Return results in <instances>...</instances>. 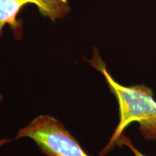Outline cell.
Here are the masks:
<instances>
[{
	"mask_svg": "<svg viewBox=\"0 0 156 156\" xmlns=\"http://www.w3.org/2000/svg\"><path fill=\"white\" fill-rule=\"evenodd\" d=\"M28 4L36 5L41 15L54 23L56 19L64 18L70 10L67 0H0V36L3 34V28L7 25L17 40L22 38L23 20L17 17Z\"/></svg>",
	"mask_w": 156,
	"mask_h": 156,
	"instance_id": "3",
	"label": "cell"
},
{
	"mask_svg": "<svg viewBox=\"0 0 156 156\" xmlns=\"http://www.w3.org/2000/svg\"><path fill=\"white\" fill-rule=\"evenodd\" d=\"M28 137L47 156H89L58 119L40 115L19 130L16 139Z\"/></svg>",
	"mask_w": 156,
	"mask_h": 156,
	"instance_id": "2",
	"label": "cell"
},
{
	"mask_svg": "<svg viewBox=\"0 0 156 156\" xmlns=\"http://www.w3.org/2000/svg\"><path fill=\"white\" fill-rule=\"evenodd\" d=\"M87 62L105 77L111 93L116 97L119 111L118 125L100 156L112 151L124 129L134 122L139 124L140 132L146 140L156 141V101L152 89L145 85L126 87L117 83L109 74L96 48L93 49V58Z\"/></svg>",
	"mask_w": 156,
	"mask_h": 156,
	"instance_id": "1",
	"label": "cell"
},
{
	"mask_svg": "<svg viewBox=\"0 0 156 156\" xmlns=\"http://www.w3.org/2000/svg\"><path fill=\"white\" fill-rule=\"evenodd\" d=\"M10 141H11L10 139H7V138L1 139V140H0V147L4 145H5V144L8 143V142H9Z\"/></svg>",
	"mask_w": 156,
	"mask_h": 156,
	"instance_id": "5",
	"label": "cell"
},
{
	"mask_svg": "<svg viewBox=\"0 0 156 156\" xmlns=\"http://www.w3.org/2000/svg\"><path fill=\"white\" fill-rule=\"evenodd\" d=\"M116 145L119 146L121 145V146H126V147H127L129 149L130 151L134 153V156H145L142 153H140V152L138 151L135 147H134L133 144L132 143L131 140H130L129 138L127 137V136L123 135V134L120 136L119 139Z\"/></svg>",
	"mask_w": 156,
	"mask_h": 156,
	"instance_id": "4",
	"label": "cell"
},
{
	"mask_svg": "<svg viewBox=\"0 0 156 156\" xmlns=\"http://www.w3.org/2000/svg\"><path fill=\"white\" fill-rule=\"evenodd\" d=\"M2 101V95L0 94V103H1Z\"/></svg>",
	"mask_w": 156,
	"mask_h": 156,
	"instance_id": "6",
	"label": "cell"
}]
</instances>
